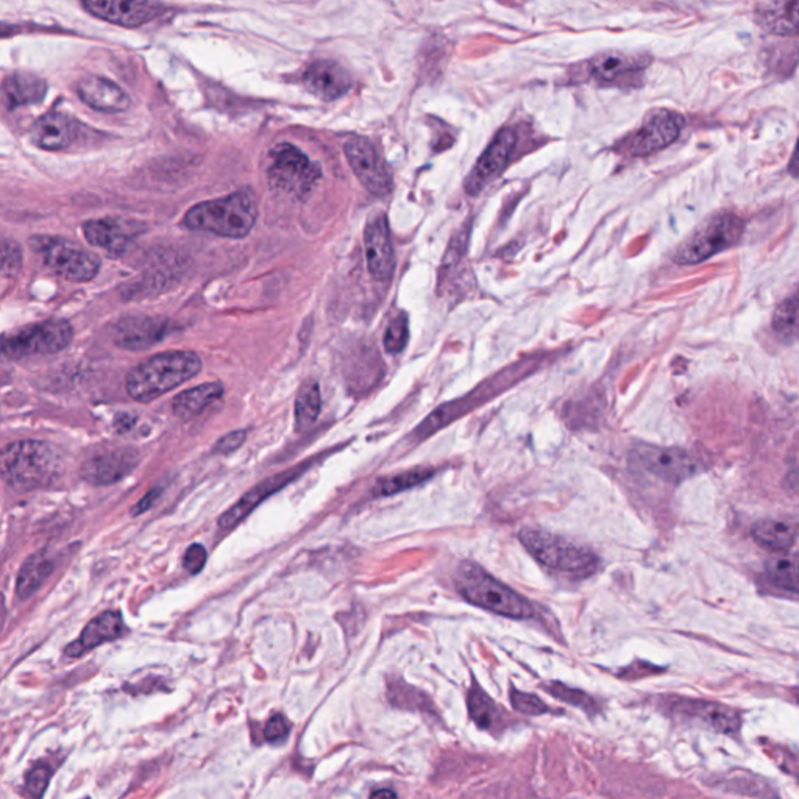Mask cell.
Here are the masks:
<instances>
[{"label": "cell", "mask_w": 799, "mask_h": 799, "mask_svg": "<svg viewBox=\"0 0 799 799\" xmlns=\"http://www.w3.org/2000/svg\"><path fill=\"white\" fill-rule=\"evenodd\" d=\"M631 461L665 483H682L700 470L697 461L681 448L637 445L631 453Z\"/></svg>", "instance_id": "obj_10"}, {"label": "cell", "mask_w": 799, "mask_h": 799, "mask_svg": "<svg viewBox=\"0 0 799 799\" xmlns=\"http://www.w3.org/2000/svg\"><path fill=\"white\" fill-rule=\"evenodd\" d=\"M224 394L222 383H205L188 389L178 394L172 402V411L178 419L189 420L199 416L208 406L213 405L217 398Z\"/></svg>", "instance_id": "obj_28"}, {"label": "cell", "mask_w": 799, "mask_h": 799, "mask_svg": "<svg viewBox=\"0 0 799 799\" xmlns=\"http://www.w3.org/2000/svg\"><path fill=\"white\" fill-rule=\"evenodd\" d=\"M72 336L74 331L68 320L50 319L5 336L2 352L8 359L54 355L71 344Z\"/></svg>", "instance_id": "obj_9"}, {"label": "cell", "mask_w": 799, "mask_h": 799, "mask_svg": "<svg viewBox=\"0 0 799 799\" xmlns=\"http://www.w3.org/2000/svg\"><path fill=\"white\" fill-rule=\"evenodd\" d=\"M50 771L46 767H36L27 776V792L33 799H40L49 784Z\"/></svg>", "instance_id": "obj_39"}, {"label": "cell", "mask_w": 799, "mask_h": 799, "mask_svg": "<svg viewBox=\"0 0 799 799\" xmlns=\"http://www.w3.org/2000/svg\"><path fill=\"white\" fill-rule=\"evenodd\" d=\"M125 625L121 612L107 611L94 618L83 629L79 639L69 643L64 653L69 657H79L88 651L94 650L102 643L111 642L124 636Z\"/></svg>", "instance_id": "obj_21"}, {"label": "cell", "mask_w": 799, "mask_h": 799, "mask_svg": "<svg viewBox=\"0 0 799 799\" xmlns=\"http://www.w3.org/2000/svg\"><path fill=\"white\" fill-rule=\"evenodd\" d=\"M519 537L523 547L540 565L559 575L587 578L600 567V559L594 551L547 531L522 530Z\"/></svg>", "instance_id": "obj_5"}, {"label": "cell", "mask_w": 799, "mask_h": 799, "mask_svg": "<svg viewBox=\"0 0 799 799\" xmlns=\"http://www.w3.org/2000/svg\"><path fill=\"white\" fill-rule=\"evenodd\" d=\"M344 152L352 171L364 188L375 196H388L394 185L391 172L369 139L350 138L345 143Z\"/></svg>", "instance_id": "obj_12"}, {"label": "cell", "mask_w": 799, "mask_h": 799, "mask_svg": "<svg viewBox=\"0 0 799 799\" xmlns=\"http://www.w3.org/2000/svg\"><path fill=\"white\" fill-rule=\"evenodd\" d=\"M511 701L514 709L525 715H542L550 711L544 701H540L530 693L519 692V690H511Z\"/></svg>", "instance_id": "obj_37"}, {"label": "cell", "mask_w": 799, "mask_h": 799, "mask_svg": "<svg viewBox=\"0 0 799 799\" xmlns=\"http://www.w3.org/2000/svg\"><path fill=\"white\" fill-rule=\"evenodd\" d=\"M82 231L91 246L105 250L108 255L119 256L128 249L138 233V228L116 217H102L86 221L82 225Z\"/></svg>", "instance_id": "obj_18"}, {"label": "cell", "mask_w": 799, "mask_h": 799, "mask_svg": "<svg viewBox=\"0 0 799 799\" xmlns=\"http://www.w3.org/2000/svg\"><path fill=\"white\" fill-rule=\"evenodd\" d=\"M408 338V317L405 314H400V316L392 320L388 330L384 333V350L391 353V355H397V353L403 352V349H405L406 344H408Z\"/></svg>", "instance_id": "obj_35"}, {"label": "cell", "mask_w": 799, "mask_h": 799, "mask_svg": "<svg viewBox=\"0 0 799 799\" xmlns=\"http://www.w3.org/2000/svg\"><path fill=\"white\" fill-rule=\"evenodd\" d=\"M370 799H398L397 795H395L392 790H378V792L372 793Z\"/></svg>", "instance_id": "obj_46"}, {"label": "cell", "mask_w": 799, "mask_h": 799, "mask_svg": "<svg viewBox=\"0 0 799 799\" xmlns=\"http://www.w3.org/2000/svg\"><path fill=\"white\" fill-rule=\"evenodd\" d=\"M246 437V431H233V433L227 434V436L219 439L213 451L216 455H230V453L238 450V448L246 442Z\"/></svg>", "instance_id": "obj_42"}, {"label": "cell", "mask_w": 799, "mask_h": 799, "mask_svg": "<svg viewBox=\"0 0 799 799\" xmlns=\"http://www.w3.org/2000/svg\"><path fill=\"white\" fill-rule=\"evenodd\" d=\"M289 721L283 715H274L267 721L266 728H264V737L269 742H277V740L285 739L289 734Z\"/></svg>", "instance_id": "obj_41"}, {"label": "cell", "mask_w": 799, "mask_h": 799, "mask_svg": "<svg viewBox=\"0 0 799 799\" xmlns=\"http://www.w3.org/2000/svg\"><path fill=\"white\" fill-rule=\"evenodd\" d=\"M322 177L320 166L291 143L272 147L267 160V180L274 191L305 199Z\"/></svg>", "instance_id": "obj_6"}, {"label": "cell", "mask_w": 799, "mask_h": 799, "mask_svg": "<svg viewBox=\"0 0 799 799\" xmlns=\"http://www.w3.org/2000/svg\"><path fill=\"white\" fill-rule=\"evenodd\" d=\"M2 275L4 277H13L18 274L22 266V252L21 247L15 241L5 239L4 241V256H2Z\"/></svg>", "instance_id": "obj_38"}, {"label": "cell", "mask_w": 799, "mask_h": 799, "mask_svg": "<svg viewBox=\"0 0 799 799\" xmlns=\"http://www.w3.org/2000/svg\"><path fill=\"white\" fill-rule=\"evenodd\" d=\"M89 15L121 27H139L160 15L163 5L157 2H82Z\"/></svg>", "instance_id": "obj_16"}, {"label": "cell", "mask_w": 799, "mask_h": 799, "mask_svg": "<svg viewBox=\"0 0 799 799\" xmlns=\"http://www.w3.org/2000/svg\"><path fill=\"white\" fill-rule=\"evenodd\" d=\"M467 706H469L470 717H472V720L475 721L476 725L480 726L481 729L491 728L495 720H497V706H495L494 701L487 697L486 693L478 689V687H473V689L470 690Z\"/></svg>", "instance_id": "obj_34"}, {"label": "cell", "mask_w": 799, "mask_h": 799, "mask_svg": "<svg viewBox=\"0 0 799 799\" xmlns=\"http://www.w3.org/2000/svg\"><path fill=\"white\" fill-rule=\"evenodd\" d=\"M515 144H517V133L509 127L501 128L495 135L494 141L484 150L480 160L476 161L467 178L466 192L469 196H480L481 192L505 171Z\"/></svg>", "instance_id": "obj_13"}, {"label": "cell", "mask_w": 799, "mask_h": 799, "mask_svg": "<svg viewBox=\"0 0 799 799\" xmlns=\"http://www.w3.org/2000/svg\"><path fill=\"white\" fill-rule=\"evenodd\" d=\"M433 475V470L427 469L397 473V475L388 476V478L378 481L373 487V495L375 497H391V495H397L400 492L409 491L412 487L427 483L430 478H433Z\"/></svg>", "instance_id": "obj_30"}, {"label": "cell", "mask_w": 799, "mask_h": 799, "mask_svg": "<svg viewBox=\"0 0 799 799\" xmlns=\"http://www.w3.org/2000/svg\"><path fill=\"white\" fill-rule=\"evenodd\" d=\"M169 325L152 317H128L114 328V341L127 350H146L164 339Z\"/></svg>", "instance_id": "obj_22"}, {"label": "cell", "mask_w": 799, "mask_h": 799, "mask_svg": "<svg viewBox=\"0 0 799 799\" xmlns=\"http://www.w3.org/2000/svg\"><path fill=\"white\" fill-rule=\"evenodd\" d=\"M302 469L303 467H294L288 472L278 473V475L270 476L267 480L256 484L252 491L247 492L236 505H233V508L228 509L227 512H224L219 517V526H221L222 530H230L233 526L241 523L256 506L260 505L261 501L266 500L270 495L292 483L302 473Z\"/></svg>", "instance_id": "obj_19"}, {"label": "cell", "mask_w": 799, "mask_h": 799, "mask_svg": "<svg viewBox=\"0 0 799 799\" xmlns=\"http://www.w3.org/2000/svg\"><path fill=\"white\" fill-rule=\"evenodd\" d=\"M650 63L648 57H631V55L609 54L600 55L590 63L592 77L600 83H617L643 71Z\"/></svg>", "instance_id": "obj_26"}, {"label": "cell", "mask_w": 799, "mask_h": 799, "mask_svg": "<svg viewBox=\"0 0 799 799\" xmlns=\"http://www.w3.org/2000/svg\"><path fill=\"white\" fill-rule=\"evenodd\" d=\"M751 536L765 550L781 553L795 544L798 526L790 520L762 519L754 523Z\"/></svg>", "instance_id": "obj_27"}, {"label": "cell", "mask_w": 799, "mask_h": 799, "mask_svg": "<svg viewBox=\"0 0 799 799\" xmlns=\"http://www.w3.org/2000/svg\"><path fill=\"white\" fill-rule=\"evenodd\" d=\"M754 19L760 29L770 35H799V0L759 4L754 11Z\"/></svg>", "instance_id": "obj_23"}, {"label": "cell", "mask_w": 799, "mask_h": 799, "mask_svg": "<svg viewBox=\"0 0 799 799\" xmlns=\"http://www.w3.org/2000/svg\"><path fill=\"white\" fill-rule=\"evenodd\" d=\"M745 224L732 213L709 217L692 235L682 242L673 260L681 266L704 263L717 253L731 249L742 239Z\"/></svg>", "instance_id": "obj_7"}, {"label": "cell", "mask_w": 799, "mask_h": 799, "mask_svg": "<svg viewBox=\"0 0 799 799\" xmlns=\"http://www.w3.org/2000/svg\"><path fill=\"white\" fill-rule=\"evenodd\" d=\"M322 409V397L316 383H308L300 389L295 400V423L299 430H305L313 425Z\"/></svg>", "instance_id": "obj_33"}, {"label": "cell", "mask_w": 799, "mask_h": 799, "mask_svg": "<svg viewBox=\"0 0 799 799\" xmlns=\"http://www.w3.org/2000/svg\"><path fill=\"white\" fill-rule=\"evenodd\" d=\"M32 249L54 274L72 283L93 280L100 269L99 256L66 239L35 236Z\"/></svg>", "instance_id": "obj_8"}, {"label": "cell", "mask_w": 799, "mask_h": 799, "mask_svg": "<svg viewBox=\"0 0 799 799\" xmlns=\"http://www.w3.org/2000/svg\"><path fill=\"white\" fill-rule=\"evenodd\" d=\"M202 370V359L194 352H164L133 367L127 375V392L136 402L149 403L182 386Z\"/></svg>", "instance_id": "obj_1"}, {"label": "cell", "mask_w": 799, "mask_h": 799, "mask_svg": "<svg viewBox=\"0 0 799 799\" xmlns=\"http://www.w3.org/2000/svg\"><path fill=\"white\" fill-rule=\"evenodd\" d=\"M787 486L790 487V491L795 492L796 495H799V470H793L787 475Z\"/></svg>", "instance_id": "obj_44"}, {"label": "cell", "mask_w": 799, "mask_h": 799, "mask_svg": "<svg viewBox=\"0 0 799 799\" xmlns=\"http://www.w3.org/2000/svg\"><path fill=\"white\" fill-rule=\"evenodd\" d=\"M160 494L161 489H153V491H150L149 494L143 498V500L139 501V503H136L135 508L132 509V515H141L144 514V512L149 511V509L155 505V501L158 500Z\"/></svg>", "instance_id": "obj_43"}, {"label": "cell", "mask_w": 799, "mask_h": 799, "mask_svg": "<svg viewBox=\"0 0 799 799\" xmlns=\"http://www.w3.org/2000/svg\"><path fill=\"white\" fill-rule=\"evenodd\" d=\"M80 99L103 113H122L130 108V97L121 86L97 75H86L77 83Z\"/></svg>", "instance_id": "obj_20"}, {"label": "cell", "mask_w": 799, "mask_h": 799, "mask_svg": "<svg viewBox=\"0 0 799 799\" xmlns=\"http://www.w3.org/2000/svg\"><path fill=\"white\" fill-rule=\"evenodd\" d=\"M789 171L790 174L793 175V177H799V141L798 144H796V149L795 153H793L792 161H790Z\"/></svg>", "instance_id": "obj_45"}, {"label": "cell", "mask_w": 799, "mask_h": 799, "mask_svg": "<svg viewBox=\"0 0 799 799\" xmlns=\"http://www.w3.org/2000/svg\"><path fill=\"white\" fill-rule=\"evenodd\" d=\"M136 462H138V453L132 448H114L86 459L82 466V476L88 483L100 486L118 483L125 475L132 472Z\"/></svg>", "instance_id": "obj_17"}, {"label": "cell", "mask_w": 799, "mask_h": 799, "mask_svg": "<svg viewBox=\"0 0 799 799\" xmlns=\"http://www.w3.org/2000/svg\"><path fill=\"white\" fill-rule=\"evenodd\" d=\"M60 458L46 442L19 441L2 451V476L19 492L35 491L55 480Z\"/></svg>", "instance_id": "obj_4"}, {"label": "cell", "mask_w": 799, "mask_h": 799, "mask_svg": "<svg viewBox=\"0 0 799 799\" xmlns=\"http://www.w3.org/2000/svg\"><path fill=\"white\" fill-rule=\"evenodd\" d=\"M302 83L309 93L320 100H336L349 93L352 77L349 71L331 60H317L309 64L302 75Z\"/></svg>", "instance_id": "obj_15"}, {"label": "cell", "mask_w": 799, "mask_h": 799, "mask_svg": "<svg viewBox=\"0 0 799 799\" xmlns=\"http://www.w3.org/2000/svg\"><path fill=\"white\" fill-rule=\"evenodd\" d=\"M684 119L673 111H654L642 127L626 141L625 152L631 157H647L675 143L681 135Z\"/></svg>", "instance_id": "obj_11"}, {"label": "cell", "mask_w": 799, "mask_h": 799, "mask_svg": "<svg viewBox=\"0 0 799 799\" xmlns=\"http://www.w3.org/2000/svg\"><path fill=\"white\" fill-rule=\"evenodd\" d=\"M364 247L370 275L377 281L391 280L395 269V255L389 222L384 214L367 224L364 230Z\"/></svg>", "instance_id": "obj_14"}, {"label": "cell", "mask_w": 799, "mask_h": 799, "mask_svg": "<svg viewBox=\"0 0 799 799\" xmlns=\"http://www.w3.org/2000/svg\"><path fill=\"white\" fill-rule=\"evenodd\" d=\"M545 690H547L550 695H553V697L565 701V703L573 704V706L576 707H583L584 711H594V700L587 697L586 693L581 692V690L570 689V687H565L564 684H559V682L547 684Z\"/></svg>", "instance_id": "obj_36"}, {"label": "cell", "mask_w": 799, "mask_h": 799, "mask_svg": "<svg viewBox=\"0 0 799 799\" xmlns=\"http://www.w3.org/2000/svg\"><path fill=\"white\" fill-rule=\"evenodd\" d=\"M206 559H208V553H206L205 547L200 544H192L191 547L186 550L185 558H183V565H185V569L188 570L191 575H197V573L202 572L203 567H205Z\"/></svg>", "instance_id": "obj_40"}, {"label": "cell", "mask_w": 799, "mask_h": 799, "mask_svg": "<svg viewBox=\"0 0 799 799\" xmlns=\"http://www.w3.org/2000/svg\"><path fill=\"white\" fill-rule=\"evenodd\" d=\"M258 219V202L252 189H241L222 199L192 206L183 219L189 230L208 231L222 238L242 239Z\"/></svg>", "instance_id": "obj_2"}, {"label": "cell", "mask_w": 799, "mask_h": 799, "mask_svg": "<svg viewBox=\"0 0 799 799\" xmlns=\"http://www.w3.org/2000/svg\"><path fill=\"white\" fill-rule=\"evenodd\" d=\"M456 586L469 603L494 614L517 620H525L534 615L530 601L489 575L475 562L466 561L459 565Z\"/></svg>", "instance_id": "obj_3"}, {"label": "cell", "mask_w": 799, "mask_h": 799, "mask_svg": "<svg viewBox=\"0 0 799 799\" xmlns=\"http://www.w3.org/2000/svg\"><path fill=\"white\" fill-rule=\"evenodd\" d=\"M767 573L771 583L779 589L799 594V553L771 559L767 565Z\"/></svg>", "instance_id": "obj_31"}, {"label": "cell", "mask_w": 799, "mask_h": 799, "mask_svg": "<svg viewBox=\"0 0 799 799\" xmlns=\"http://www.w3.org/2000/svg\"><path fill=\"white\" fill-rule=\"evenodd\" d=\"M46 93V82L30 72H11L2 83V100L7 110L41 102Z\"/></svg>", "instance_id": "obj_24"}, {"label": "cell", "mask_w": 799, "mask_h": 799, "mask_svg": "<svg viewBox=\"0 0 799 799\" xmlns=\"http://www.w3.org/2000/svg\"><path fill=\"white\" fill-rule=\"evenodd\" d=\"M54 567V559L50 558V554L46 551L32 554L19 570L18 584H16L18 597L21 600L32 597L36 590L43 586L50 573L54 572Z\"/></svg>", "instance_id": "obj_29"}, {"label": "cell", "mask_w": 799, "mask_h": 799, "mask_svg": "<svg viewBox=\"0 0 799 799\" xmlns=\"http://www.w3.org/2000/svg\"><path fill=\"white\" fill-rule=\"evenodd\" d=\"M32 141L43 150L66 149L74 141V124L66 114H44L33 124Z\"/></svg>", "instance_id": "obj_25"}, {"label": "cell", "mask_w": 799, "mask_h": 799, "mask_svg": "<svg viewBox=\"0 0 799 799\" xmlns=\"http://www.w3.org/2000/svg\"><path fill=\"white\" fill-rule=\"evenodd\" d=\"M773 330L781 341L799 339V297L784 300L773 314Z\"/></svg>", "instance_id": "obj_32"}]
</instances>
